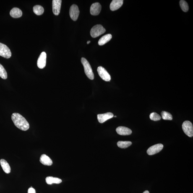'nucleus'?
<instances>
[{"mask_svg":"<svg viewBox=\"0 0 193 193\" xmlns=\"http://www.w3.org/2000/svg\"><path fill=\"white\" fill-rule=\"evenodd\" d=\"M12 119L15 126L22 131H27L30 128V124L26 119L19 113H13Z\"/></svg>","mask_w":193,"mask_h":193,"instance_id":"nucleus-1","label":"nucleus"},{"mask_svg":"<svg viewBox=\"0 0 193 193\" xmlns=\"http://www.w3.org/2000/svg\"><path fill=\"white\" fill-rule=\"evenodd\" d=\"M81 61L83 66L86 75L91 80H93L94 79V74L90 63L84 58H81Z\"/></svg>","mask_w":193,"mask_h":193,"instance_id":"nucleus-2","label":"nucleus"},{"mask_svg":"<svg viewBox=\"0 0 193 193\" xmlns=\"http://www.w3.org/2000/svg\"><path fill=\"white\" fill-rule=\"evenodd\" d=\"M106 31L103 26L100 24H97L92 28L90 30V34L92 37L95 38L103 35L106 32Z\"/></svg>","mask_w":193,"mask_h":193,"instance_id":"nucleus-3","label":"nucleus"},{"mask_svg":"<svg viewBox=\"0 0 193 193\" xmlns=\"http://www.w3.org/2000/svg\"><path fill=\"white\" fill-rule=\"evenodd\" d=\"M182 128L183 131L186 135L189 137H193V127L192 123L189 121H185L183 123Z\"/></svg>","mask_w":193,"mask_h":193,"instance_id":"nucleus-4","label":"nucleus"},{"mask_svg":"<svg viewBox=\"0 0 193 193\" xmlns=\"http://www.w3.org/2000/svg\"><path fill=\"white\" fill-rule=\"evenodd\" d=\"M12 56L10 49L5 45L0 43V56L8 59Z\"/></svg>","mask_w":193,"mask_h":193,"instance_id":"nucleus-5","label":"nucleus"},{"mask_svg":"<svg viewBox=\"0 0 193 193\" xmlns=\"http://www.w3.org/2000/svg\"><path fill=\"white\" fill-rule=\"evenodd\" d=\"M97 72L101 78L105 81L108 82L111 80V76L106 69L103 66H99L97 68Z\"/></svg>","mask_w":193,"mask_h":193,"instance_id":"nucleus-6","label":"nucleus"},{"mask_svg":"<svg viewBox=\"0 0 193 193\" xmlns=\"http://www.w3.org/2000/svg\"><path fill=\"white\" fill-rule=\"evenodd\" d=\"M79 11L78 6L76 4H73L71 6L69 10V15L73 21H76L78 18Z\"/></svg>","mask_w":193,"mask_h":193,"instance_id":"nucleus-7","label":"nucleus"},{"mask_svg":"<svg viewBox=\"0 0 193 193\" xmlns=\"http://www.w3.org/2000/svg\"><path fill=\"white\" fill-rule=\"evenodd\" d=\"M163 144H158L152 146L147 150V153L149 155H152L158 153L163 148Z\"/></svg>","mask_w":193,"mask_h":193,"instance_id":"nucleus-8","label":"nucleus"},{"mask_svg":"<svg viewBox=\"0 0 193 193\" xmlns=\"http://www.w3.org/2000/svg\"><path fill=\"white\" fill-rule=\"evenodd\" d=\"M46 53L45 52H43L40 54L37 61V66L39 68L43 69L45 67L46 64Z\"/></svg>","mask_w":193,"mask_h":193,"instance_id":"nucleus-9","label":"nucleus"},{"mask_svg":"<svg viewBox=\"0 0 193 193\" xmlns=\"http://www.w3.org/2000/svg\"><path fill=\"white\" fill-rule=\"evenodd\" d=\"M62 2L61 0H53L52 1L53 12L55 15H59L60 12Z\"/></svg>","mask_w":193,"mask_h":193,"instance_id":"nucleus-10","label":"nucleus"},{"mask_svg":"<svg viewBox=\"0 0 193 193\" xmlns=\"http://www.w3.org/2000/svg\"><path fill=\"white\" fill-rule=\"evenodd\" d=\"M101 10V6L99 3H95L92 5L90 8V13L93 16L98 15Z\"/></svg>","mask_w":193,"mask_h":193,"instance_id":"nucleus-11","label":"nucleus"},{"mask_svg":"<svg viewBox=\"0 0 193 193\" xmlns=\"http://www.w3.org/2000/svg\"><path fill=\"white\" fill-rule=\"evenodd\" d=\"M113 117L114 116L112 113L108 112L104 113V114L97 115V119H98L99 122L102 124L110 118Z\"/></svg>","mask_w":193,"mask_h":193,"instance_id":"nucleus-12","label":"nucleus"},{"mask_svg":"<svg viewBox=\"0 0 193 193\" xmlns=\"http://www.w3.org/2000/svg\"><path fill=\"white\" fill-rule=\"evenodd\" d=\"M116 131L118 134L122 136L130 135L132 133L131 129L124 126L118 127L117 128Z\"/></svg>","mask_w":193,"mask_h":193,"instance_id":"nucleus-13","label":"nucleus"},{"mask_svg":"<svg viewBox=\"0 0 193 193\" xmlns=\"http://www.w3.org/2000/svg\"><path fill=\"white\" fill-rule=\"evenodd\" d=\"M123 3V0H113L110 4V9L112 11H115L119 9L122 6Z\"/></svg>","mask_w":193,"mask_h":193,"instance_id":"nucleus-14","label":"nucleus"},{"mask_svg":"<svg viewBox=\"0 0 193 193\" xmlns=\"http://www.w3.org/2000/svg\"><path fill=\"white\" fill-rule=\"evenodd\" d=\"M40 163L46 166H51L53 164L52 160L45 154H43L40 156Z\"/></svg>","mask_w":193,"mask_h":193,"instance_id":"nucleus-15","label":"nucleus"},{"mask_svg":"<svg viewBox=\"0 0 193 193\" xmlns=\"http://www.w3.org/2000/svg\"><path fill=\"white\" fill-rule=\"evenodd\" d=\"M11 17L14 18H19L22 17V12L20 9L17 8H14L11 10L10 12Z\"/></svg>","mask_w":193,"mask_h":193,"instance_id":"nucleus-16","label":"nucleus"},{"mask_svg":"<svg viewBox=\"0 0 193 193\" xmlns=\"http://www.w3.org/2000/svg\"><path fill=\"white\" fill-rule=\"evenodd\" d=\"M47 184L52 185L53 184H59L62 182V180L59 178L48 176L45 179Z\"/></svg>","mask_w":193,"mask_h":193,"instance_id":"nucleus-17","label":"nucleus"},{"mask_svg":"<svg viewBox=\"0 0 193 193\" xmlns=\"http://www.w3.org/2000/svg\"><path fill=\"white\" fill-rule=\"evenodd\" d=\"M0 163H1V166L5 172L7 174L11 172V167L8 163L5 160L1 159L0 160Z\"/></svg>","mask_w":193,"mask_h":193,"instance_id":"nucleus-18","label":"nucleus"},{"mask_svg":"<svg viewBox=\"0 0 193 193\" xmlns=\"http://www.w3.org/2000/svg\"><path fill=\"white\" fill-rule=\"evenodd\" d=\"M112 38V35L111 34H108L104 35L100 38L98 42V45H103L107 43L108 42L111 40Z\"/></svg>","mask_w":193,"mask_h":193,"instance_id":"nucleus-19","label":"nucleus"},{"mask_svg":"<svg viewBox=\"0 0 193 193\" xmlns=\"http://www.w3.org/2000/svg\"><path fill=\"white\" fill-rule=\"evenodd\" d=\"M33 11L34 13L38 16L42 15L44 12V9L42 6L40 5H36L34 6Z\"/></svg>","mask_w":193,"mask_h":193,"instance_id":"nucleus-20","label":"nucleus"},{"mask_svg":"<svg viewBox=\"0 0 193 193\" xmlns=\"http://www.w3.org/2000/svg\"><path fill=\"white\" fill-rule=\"evenodd\" d=\"M132 144V142L131 141H119L117 142L118 146L121 148H126L129 147Z\"/></svg>","mask_w":193,"mask_h":193,"instance_id":"nucleus-21","label":"nucleus"},{"mask_svg":"<svg viewBox=\"0 0 193 193\" xmlns=\"http://www.w3.org/2000/svg\"><path fill=\"white\" fill-rule=\"evenodd\" d=\"M162 118L164 120H172V116L171 114L168 112L163 111L161 113Z\"/></svg>","mask_w":193,"mask_h":193,"instance_id":"nucleus-22","label":"nucleus"},{"mask_svg":"<svg viewBox=\"0 0 193 193\" xmlns=\"http://www.w3.org/2000/svg\"><path fill=\"white\" fill-rule=\"evenodd\" d=\"M0 77L4 79H6L7 78V72H6L4 67L1 64H0Z\"/></svg>","mask_w":193,"mask_h":193,"instance_id":"nucleus-23","label":"nucleus"},{"mask_svg":"<svg viewBox=\"0 0 193 193\" xmlns=\"http://www.w3.org/2000/svg\"><path fill=\"white\" fill-rule=\"evenodd\" d=\"M180 6L182 10L184 12H187L189 10V7L187 3L185 1L182 0L180 2Z\"/></svg>","mask_w":193,"mask_h":193,"instance_id":"nucleus-24","label":"nucleus"},{"mask_svg":"<svg viewBox=\"0 0 193 193\" xmlns=\"http://www.w3.org/2000/svg\"><path fill=\"white\" fill-rule=\"evenodd\" d=\"M150 118L151 120L154 121H159L161 118L160 115L156 112L151 113L150 115Z\"/></svg>","mask_w":193,"mask_h":193,"instance_id":"nucleus-25","label":"nucleus"},{"mask_svg":"<svg viewBox=\"0 0 193 193\" xmlns=\"http://www.w3.org/2000/svg\"><path fill=\"white\" fill-rule=\"evenodd\" d=\"M28 193H36V191L34 188L31 187L28 189Z\"/></svg>","mask_w":193,"mask_h":193,"instance_id":"nucleus-26","label":"nucleus"},{"mask_svg":"<svg viewBox=\"0 0 193 193\" xmlns=\"http://www.w3.org/2000/svg\"><path fill=\"white\" fill-rule=\"evenodd\" d=\"M143 193H150L148 191H145Z\"/></svg>","mask_w":193,"mask_h":193,"instance_id":"nucleus-27","label":"nucleus"},{"mask_svg":"<svg viewBox=\"0 0 193 193\" xmlns=\"http://www.w3.org/2000/svg\"><path fill=\"white\" fill-rule=\"evenodd\" d=\"M90 41H88L87 42V44H88L90 43Z\"/></svg>","mask_w":193,"mask_h":193,"instance_id":"nucleus-28","label":"nucleus"},{"mask_svg":"<svg viewBox=\"0 0 193 193\" xmlns=\"http://www.w3.org/2000/svg\"><path fill=\"white\" fill-rule=\"evenodd\" d=\"M115 117H116V116H115Z\"/></svg>","mask_w":193,"mask_h":193,"instance_id":"nucleus-29","label":"nucleus"}]
</instances>
